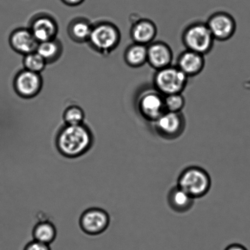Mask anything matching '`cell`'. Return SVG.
<instances>
[{
    "mask_svg": "<svg viewBox=\"0 0 250 250\" xmlns=\"http://www.w3.org/2000/svg\"><path fill=\"white\" fill-rule=\"evenodd\" d=\"M92 136L90 130L84 125L67 126L61 130L58 137V149L63 155L76 158L90 148Z\"/></svg>",
    "mask_w": 250,
    "mask_h": 250,
    "instance_id": "cell-1",
    "label": "cell"
},
{
    "mask_svg": "<svg viewBox=\"0 0 250 250\" xmlns=\"http://www.w3.org/2000/svg\"><path fill=\"white\" fill-rule=\"evenodd\" d=\"M211 184V178L207 171L200 167L191 166L180 174L176 186L195 200L207 195Z\"/></svg>",
    "mask_w": 250,
    "mask_h": 250,
    "instance_id": "cell-2",
    "label": "cell"
},
{
    "mask_svg": "<svg viewBox=\"0 0 250 250\" xmlns=\"http://www.w3.org/2000/svg\"><path fill=\"white\" fill-rule=\"evenodd\" d=\"M188 78L178 67L170 65L157 70L154 84L157 91L164 96L181 94L187 85Z\"/></svg>",
    "mask_w": 250,
    "mask_h": 250,
    "instance_id": "cell-3",
    "label": "cell"
},
{
    "mask_svg": "<svg viewBox=\"0 0 250 250\" xmlns=\"http://www.w3.org/2000/svg\"><path fill=\"white\" fill-rule=\"evenodd\" d=\"M215 39L207 23H195L185 29L183 41L188 50L205 55L209 52Z\"/></svg>",
    "mask_w": 250,
    "mask_h": 250,
    "instance_id": "cell-4",
    "label": "cell"
},
{
    "mask_svg": "<svg viewBox=\"0 0 250 250\" xmlns=\"http://www.w3.org/2000/svg\"><path fill=\"white\" fill-rule=\"evenodd\" d=\"M121 37V32L116 24L104 22L94 26L89 41L98 51L107 53L119 45Z\"/></svg>",
    "mask_w": 250,
    "mask_h": 250,
    "instance_id": "cell-5",
    "label": "cell"
},
{
    "mask_svg": "<svg viewBox=\"0 0 250 250\" xmlns=\"http://www.w3.org/2000/svg\"><path fill=\"white\" fill-rule=\"evenodd\" d=\"M158 136L168 141L180 137L186 128V120L182 112L166 111L153 122Z\"/></svg>",
    "mask_w": 250,
    "mask_h": 250,
    "instance_id": "cell-6",
    "label": "cell"
},
{
    "mask_svg": "<svg viewBox=\"0 0 250 250\" xmlns=\"http://www.w3.org/2000/svg\"><path fill=\"white\" fill-rule=\"evenodd\" d=\"M138 110L146 121L153 123L166 112L164 96L157 90L141 95L137 103Z\"/></svg>",
    "mask_w": 250,
    "mask_h": 250,
    "instance_id": "cell-7",
    "label": "cell"
},
{
    "mask_svg": "<svg viewBox=\"0 0 250 250\" xmlns=\"http://www.w3.org/2000/svg\"><path fill=\"white\" fill-rule=\"evenodd\" d=\"M207 24L215 40L226 41L236 32V21L227 12H219L212 15Z\"/></svg>",
    "mask_w": 250,
    "mask_h": 250,
    "instance_id": "cell-8",
    "label": "cell"
},
{
    "mask_svg": "<svg viewBox=\"0 0 250 250\" xmlns=\"http://www.w3.org/2000/svg\"><path fill=\"white\" fill-rule=\"evenodd\" d=\"M42 86V79L40 73L24 69L15 78V89L21 96L24 98L36 96L40 92Z\"/></svg>",
    "mask_w": 250,
    "mask_h": 250,
    "instance_id": "cell-9",
    "label": "cell"
},
{
    "mask_svg": "<svg viewBox=\"0 0 250 250\" xmlns=\"http://www.w3.org/2000/svg\"><path fill=\"white\" fill-rule=\"evenodd\" d=\"M109 217L104 210L93 208L86 210L81 218V225L86 233L97 235L102 233L108 227Z\"/></svg>",
    "mask_w": 250,
    "mask_h": 250,
    "instance_id": "cell-10",
    "label": "cell"
},
{
    "mask_svg": "<svg viewBox=\"0 0 250 250\" xmlns=\"http://www.w3.org/2000/svg\"><path fill=\"white\" fill-rule=\"evenodd\" d=\"M30 29L39 43L53 40L57 36L58 24L55 19L47 14H39L32 22Z\"/></svg>",
    "mask_w": 250,
    "mask_h": 250,
    "instance_id": "cell-11",
    "label": "cell"
},
{
    "mask_svg": "<svg viewBox=\"0 0 250 250\" xmlns=\"http://www.w3.org/2000/svg\"><path fill=\"white\" fill-rule=\"evenodd\" d=\"M173 53L166 43L158 42L147 46V62L157 70L170 66Z\"/></svg>",
    "mask_w": 250,
    "mask_h": 250,
    "instance_id": "cell-12",
    "label": "cell"
},
{
    "mask_svg": "<svg viewBox=\"0 0 250 250\" xmlns=\"http://www.w3.org/2000/svg\"><path fill=\"white\" fill-rule=\"evenodd\" d=\"M10 43L17 52L26 55L36 52L39 42L30 29L19 28L12 33L10 37Z\"/></svg>",
    "mask_w": 250,
    "mask_h": 250,
    "instance_id": "cell-13",
    "label": "cell"
},
{
    "mask_svg": "<svg viewBox=\"0 0 250 250\" xmlns=\"http://www.w3.org/2000/svg\"><path fill=\"white\" fill-rule=\"evenodd\" d=\"M157 35L156 24L148 19H140L132 24L130 36L134 43L146 45L150 44Z\"/></svg>",
    "mask_w": 250,
    "mask_h": 250,
    "instance_id": "cell-14",
    "label": "cell"
},
{
    "mask_svg": "<svg viewBox=\"0 0 250 250\" xmlns=\"http://www.w3.org/2000/svg\"><path fill=\"white\" fill-rule=\"evenodd\" d=\"M204 55L187 50L181 53L177 67L188 77L199 74L205 67Z\"/></svg>",
    "mask_w": 250,
    "mask_h": 250,
    "instance_id": "cell-15",
    "label": "cell"
},
{
    "mask_svg": "<svg viewBox=\"0 0 250 250\" xmlns=\"http://www.w3.org/2000/svg\"><path fill=\"white\" fill-rule=\"evenodd\" d=\"M169 207L174 211L185 213L193 207L195 199L176 186L169 191L167 196Z\"/></svg>",
    "mask_w": 250,
    "mask_h": 250,
    "instance_id": "cell-16",
    "label": "cell"
},
{
    "mask_svg": "<svg viewBox=\"0 0 250 250\" xmlns=\"http://www.w3.org/2000/svg\"><path fill=\"white\" fill-rule=\"evenodd\" d=\"M124 59L130 67H141L147 62V46L137 43L131 44L125 49Z\"/></svg>",
    "mask_w": 250,
    "mask_h": 250,
    "instance_id": "cell-17",
    "label": "cell"
},
{
    "mask_svg": "<svg viewBox=\"0 0 250 250\" xmlns=\"http://www.w3.org/2000/svg\"><path fill=\"white\" fill-rule=\"evenodd\" d=\"M94 26L87 19L79 17L72 21L68 26V32L73 40L77 42L89 41Z\"/></svg>",
    "mask_w": 250,
    "mask_h": 250,
    "instance_id": "cell-18",
    "label": "cell"
},
{
    "mask_svg": "<svg viewBox=\"0 0 250 250\" xmlns=\"http://www.w3.org/2000/svg\"><path fill=\"white\" fill-rule=\"evenodd\" d=\"M36 52L39 53L46 63L57 60L62 53V46L60 42L56 39L43 42L39 43Z\"/></svg>",
    "mask_w": 250,
    "mask_h": 250,
    "instance_id": "cell-19",
    "label": "cell"
},
{
    "mask_svg": "<svg viewBox=\"0 0 250 250\" xmlns=\"http://www.w3.org/2000/svg\"><path fill=\"white\" fill-rule=\"evenodd\" d=\"M56 236L55 227L50 222L39 223L34 228L33 231L34 241L50 246L55 241Z\"/></svg>",
    "mask_w": 250,
    "mask_h": 250,
    "instance_id": "cell-20",
    "label": "cell"
},
{
    "mask_svg": "<svg viewBox=\"0 0 250 250\" xmlns=\"http://www.w3.org/2000/svg\"><path fill=\"white\" fill-rule=\"evenodd\" d=\"M23 63L26 70L38 73L42 72L46 65V61L36 51L24 55Z\"/></svg>",
    "mask_w": 250,
    "mask_h": 250,
    "instance_id": "cell-21",
    "label": "cell"
},
{
    "mask_svg": "<svg viewBox=\"0 0 250 250\" xmlns=\"http://www.w3.org/2000/svg\"><path fill=\"white\" fill-rule=\"evenodd\" d=\"M84 112L82 107L72 106L68 107L63 114V119L67 125L76 126L82 125L84 121Z\"/></svg>",
    "mask_w": 250,
    "mask_h": 250,
    "instance_id": "cell-22",
    "label": "cell"
},
{
    "mask_svg": "<svg viewBox=\"0 0 250 250\" xmlns=\"http://www.w3.org/2000/svg\"><path fill=\"white\" fill-rule=\"evenodd\" d=\"M164 103L167 111L180 112L185 105V98L181 94H175L164 96Z\"/></svg>",
    "mask_w": 250,
    "mask_h": 250,
    "instance_id": "cell-23",
    "label": "cell"
},
{
    "mask_svg": "<svg viewBox=\"0 0 250 250\" xmlns=\"http://www.w3.org/2000/svg\"><path fill=\"white\" fill-rule=\"evenodd\" d=\"M23 250H51V249L48 245L33 241L27 244Z\"/></svg>",
    "mask_w": 250,
    "mask_h": 250,
    "instance_id": "cell-24",
    "label": "cell"
},
{
    "mask_svg": "<svg viewBox=\"0 0 250 250\" xmlns=\"http://www.w3.org/2000/svg\"><path fill=\"white\" fill-rule=\"evenodd\" d=\"M61 1L67 6L76 7L84 3L85 0H61Z\"/></svg>",
    "mask_w": 250,
    "mask_h": 250,
    "instance_id": "cell-25",
    "label": "cell"
},
{
    "mask_svg": "<svg viewBox=\"0 0 250 250\" xmlns=\"http://www.w3.org/2000/svg\"><path fill=\"white\" fill-rule=\"evenodd\" d=\"M225 250H248L241 244H232Z\"/></svg>",
    "mask_w": 250,
    "mask_h": 250,
    "instance_id": "cell-26",
    "label": "cell"
},
{
    "mask_svg": "<svg viewBox=\"0 0 250 250\" xmlns=\"http://www.w3.org/2000/svg\"><path fill=\"white\" fill-rule=\"evenodd\" d=\"M56 16H56L55 17H56ZM71 16V17H72L73 19H74V18H73V17H72V16ZM55 17H54V18H55ZM54 18H53V19H54Z\"/></svg>",
    "mask_w": 250,
    "mask_h": 250,
    "instance_id": "cell-27",
    "label": "cell"
}]
</instances>
